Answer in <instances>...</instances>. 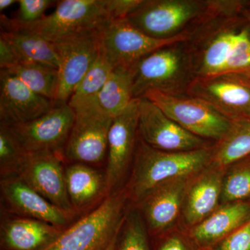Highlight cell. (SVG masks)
Instances as JSON below:
<instances>
[{
  "instance_id": "cell-1",
  "label": "cell",
  "mask_w": 250,
  "mask_h": 250,
  "mask_svg": "<svg viewBox=\"0 0 250 250\" xmlns=\"http://www.w3.org/2000/svg\"><path fill=\"white\" fill-rule=\"evenodd\" d=\"M214 146L188 152H164L138 140L131 193L141 202L162 184L181 178H191L211 163Z\"/></svg>"
},
{
  "instance_id": "cell-2",
  "label": "cell",
  "mask_w": 250,
  "mask_h": 250,
  "mask_svg": "<svg viewBox=\"0 0 250 250\" xmlns=\"http://www.w3.org/2000/svg\"><path fill=\"white\" fill-rule=\"evenodd\" d=\"M188 41L164 46L148 54L134 66L133 98L156 90L184 95L196 78Z\"/></svg>"
},
{
  "instance_id": "cell-3",
  "label": "cell",
  "mask_w": 250,
  "mask_h": 250,
  "mask_svg": "<svg viewBox=\"0 0 250 250\" xmlns=\"http://www.w3.org/2000/svg\"><path fill=\"white\" fill-rule=\"evenodd\" d=\"M111 21L106 0H64L53 13L31 23L20 22L1 16L6 31L36 34L52 43L79 34L102 31Z\"/></svg>"
},
{
  "instance_id": "cell-4",
  "label": "cell",
  "mask_w": 250,
  "mask_h": 250,
  "mask_svg": "<svg viewBox=\"0 0 250 250\" xmlns=\"http://www.w3.org/2000/svg\"><path fill=\"white\" fill-rule=\"evenodd\" d=\"M209 4L210 1L202 0H144L126 19L149 37L167 40L190 32Z\"/></svg>"
},
{
  "instance_id": "cell-5",
  "label": "cell",
  "mask_w": 250,
  "mask_h": 250,
  "mask_svg": "<svg viewBox=\"0 0 250 250\" xmlns=\"http://www.w3.org/2000/svg\"><path fill=\"white\" fill-rule=\"evenodd\" d=\"M143 98L157 105L179 126L207 141L220 142L232 128L233 121L201 99L184 95H169L156 90L147 92Z\"/></svg>"
},
{
  "instance_id": "cell-6",
  "label": "cell",
  "mask_w": 250,
  "mask_h": 250,
  "mask_svg": "<svg viewBox=\"0 0 250 250\" xmlns=\"http://www.w3.org/2000/svg\"><path fill=\"white\" fill-rule=\"evenodd\" d=\"M125 200V193L108 197L43 250H103L121 231Z\"/></svg>"
},
{
  "instance_id": "cell-7",
  "label": "cell",
  "mask_w": 250,
  "mask_h": 250,
  "mask_svg": "<svg viewBox=\"0 0 250 250\" xmlns=\"http://www.w3.org/2000/svg\"><path fill=\"white\" fill-rule=\"evenodd\" d=\"M72 109L75 121L65 146V156L77 162H101L107 152L113 118L101 109L95 100Z\"/></svg>"
},
{
  "instance_id": "cell-8",
  "label": "cell",
  "mask_w": 250,
  "mask_h": 250,
  "mask_svg": "<svg viewBox=\"0 0 250 250\" xmlns=\"http://www.w3.org/2000/svg\"><path fill=\"white\" fill-rule=\"evenodd\" d=\"M232 121L250 120V76L221 73L196 77L187 92Z\"/></svg>"
},
{
  "instance_id": "cell-9",
  "label": "cell",
  "mask_w": 250,
  "mask_h": 250,
  "mask_svg": "<svg viewBox=\"0 0 250 250\" xmlns=\"http://www.w3.org/2000/svg\"><path fill=\"white\" fill-rule=\"evenodd\" d=\"M190 38L187 32L167 40L153 39L123 18L112 21L102 31L101 50L113 66L131 67L156 49Z\"/></svg>"
},
{
  "instance_id": "cell-10",
  "label": "cell",
  "mask_w": 250,
  "mask_h": 250,
  "mask_svg": "<svg viewBox=\"0 0 250 250\" xmlns=\"http://www.w3.org/2000/svg\"><path fill=\"white\" fill-rule=\"evenodd\" d=\"M138 134L149 147L164 152H188L211 146L209 141L179 126L146 98L139 99Z\"/></svg>"
},
{
  "instance_id": "cell-11",
  "label": "cell",
  "mask_w": 250,
  "mask_h": 250,
  "mask_svg": "<svg viewBox=\"0 0 250 250\" xmlns=\"http://www.w3.org/2000/svg\"><path fill=\"white\" fill-rule=\"evenodd\" d=\"M74 121V110L60 104L34 121L9 127L27 154H59L66 146Z\"/></svg>"
},
{
  "instance_id": "cell-12",
  "label": "cell",
  "mask_w": 250,
  "mask_h": 250,
  "mask_svg": "<svg viewBox=\"0 0 250 250\" xmlns=\"http://www.w3.org/2000/svg\"><path fill=\"white\" fill-rule=\"evenodd\" d=\"M102 31L79 34L53 43L59 59L56 101L68 103L77 85L93 65L100 53Z\"/></svg>"
},
{
  "instance_id": "cell-13",
  "label": "cell",
  "mask_w": 250,
  "mask_h": 250,
  "mask_svg": "<svg viewBox=\"0 0 250 250\" xmlns=\"http://www.w3.org/2000/svg\"><path fill=\"white\" fill-rule=\"evenodd\" d=\"M15 175L52 205L73 214L75 209L67 194L65 170L59 154H27Z\"/></svg>"
},
{
  "instance_id": "cell-14",
  "label": "cell",
  "mask_w": 250,
  "mask_h": 250,
  "mask_svg": "<svg viewBox=\"0 0 250 250\" xmlns=\"http://www.w3.org/2000/svg\"><path fill=\"white\" fill-rule=\"evenodd\" d=\"M139 99H133L119 116L113 118L108 137L107 190L121 182L136 152L139 128Z\"/></svg>"
},
{
  "instance_id": "cell-15",
  "label": "cell",
  "mask_w": 250,
  "mask_h": 250,
  "mask_svg": "<svg viewBox=\"0 0 250 250\" xmlns=\"http://www.w3.org/2000/svg\"><path fill=\"white\" fill-rule=\"evenodd\" d=\"M52 101L34 93L7 70L0 72V120L8 126L24 124L53 108Z\"/></svg>"
},
{
  "instance_id": "cell-16",
  "label": "cell",
  "mask_w": 250,
  "mask_h": 250,
  "mask_svg": "<svg viewBox=\"0 0 250 250\" xmlns=\"http://www.w3.org/2000/svg\"><path fill=\"white\" fill-rule=\"evenodd\" d=\"M1 195L15 211L62 228L66 225L72 213L61 209L47 201L17 175L3 177Z\"/></svg>"
},
{
  "instance_id": "cell-17",
  "label": "cell",
  "mask_w": 250,
  "mask_h": 250,
  "mask_svg": "<svg viewBox=\"0 0 250 250\" xmlns=\"http://www.w3.org/2000/svg\"><path fill=\"white\" fill-rule=\"evenodd\" d=\"M190 179H177L162 184L140 202L151 232L164 233L177 221Z\"/></svg>"
},
{
  "instance_id": "cell-18",
  "label": "cell",
  "mask_w": 250,
  "mask_h": 250,
  "mask_svg": "<svg viewBox=\"0 0 250 250\" xmlns=\"http://www.w3.org/2000/svg\"><path fill=\"white\" fill-rule=\"evenodd\" d=\"M225 170L210 164L189 182L182 207L184 221L189 226L193 228L218 209Z\"/></svg>"
},
{
  "instance_id": "cell-19",
  "label": "cell",
  "mask_w": 250,
  "mask_h": 250,
  "mask_svg": "<svg viewBox=\"0 0 250 250\" xmlns=\"http://www.w3.org/2000/svg\"><path fill=\"white\" fill-rule=\"evenodd\" d=\"M250 220V202L224 205L187 235L197 250H210Z\"/></svg>"
},
{
  "instance_id": "cell-20",
  "label": "cell",
  "mask_w": 250,
  "mask_h": 250,
  "mask_svg": "<svg viewBox=\"0 0 250 250\" xmlns=\"http://www.w3.org/2000/svg\"><path fill=\"white\" fill-rule=\"evenodd\" d=\"M62 232L61 228L36 219H11L1 225V243L8 250H43Z\"/></svg>"
},
{
  "instance_id": "cell-21",
  "label": "cell",
  "mask_w": 250,
  "mask_h": 250,
  "mask_svg": "<svg viewBox=\"0 0 250 250\" xmlns=\"http://www.w3.org/2000/svg\"><path fill=\"white\" fill-rule=\"evenodd\" d=\"M65 174L67 194L74 209L84 208L107 190L106 175L84 164L69 166Z\"/></svg>"
},
{
  "instance_id": "cell-22",
  "label": "cell",
  "mask_w": 250,
  "mask_h": 250,
  "mask_svg": "<svg viewBox=\"0 0 250 250\" xmlns=\"http://www.w3.org/2000/svg\"><path fill=\"white\" fill-rule=\"evenodd\" d=\"M134 66H116L95 98L102 110L114 118L132 101Z\"/></svg>"
},
{
  "instance_id": "cell-23",
  "label": "cell",
  "mask_w": 250,
  "mask_h": 250,
  "mask_svg": "<svg viewBox=\"0 0 250 250\" xmlns=\"http://www.w3.org/2000/svg\"><path fill=\"white\" fill-rule=\"evenodd\" d=\"M4 38L14 47L20 62L41 64L59 70V59L53 43L40 36L17 31H3Z\"/></svg>"
},
{
  "instance_id": "cell-24",
  "label": "cell",
  "mask_w": 250,
  "mask_h": 250,
  "mask_svg": "<svg viewBox=\"0 0 250 250\" xmlns=\"http://www.w3.org/2000/svg\"><path fill=\"white\" fill-rule=\"evenodd\" d=\"M250 155V120L233 121L232 128L215 143L211 165L226 169L236 161Z\"/></svg>"
},
{
  "instance_id": "cell-25",
  "label": "cell",
  "mask_w": 250,
  "mask_h": 250,
  "mask_svg": "<svg viewBox=\"0 0 250 250\" xmlns=\"http://www.w3.org/2000/svg\"><path fill=\"white\" fill-rule=\"evenodd\" d=\"M6 70L34 93L51 101L57 100L59 87L57 69L41 64L19 62Z\"/></svg>"
},
{
  "instance_id": "cell-26",
  "label": "cell",
  "mask_w": 250,
  "mask_h": 250,
  "mask_svg": "<svg viewBox=\"0 0 250 250\" xmlns=\"http://www.w3.org/2000/svg\"><path fill=\"white\" fill-rule=\"evenodd\" d=\"M113 67L114 66L106 58L100 47L96 60L77 85L67 104L72 108L95 100Z\"/></svg>"
},
{
  "instance_id": "cell-27",
  "label": "cell",
  "mask_w": 250,
  "mask_h": 250,
  "mask_svg": "<svg viewBox=\"0 0 250 250\" xmlns=\"http://www.w3.org/2000/svg\"><path fill=\"white\" fill-rule=\"evenodd\" d=\"M222 188L221 203L250 202V155L226 167Z\"/></svg>"
},
{
  "instance_id": "cell-28",
  "label": "cell",
  "mask_w": 250,
  "mask_h": 250,
  "mask_svg": "<svg viewBox=\"0 0 250 250\" xmlns=\"http://www.w3.org/2000/svg\"><path fill=\"white\" fill-rule=\"evenodd\" d=\"M27 153L18 142L9 126L0 125V167L3 177L15 175Z\"/></svg>"
},
{
  "instance_id": "cell-29",
  "label": "cell",
  "mask_w": 250,
  "mask_h": 250,
  "mask_svg": "<svg viewBox=\"0 0 250 250\" xmlns=\"http://www.w3.org/2000/svg\"><path fill=\"white\" fill-rule=\"evenodd\" d=\"M116 250H149L147 231L139 213L128 215Z\"/></svg>"
},
{
  "instance_id": "cell-30",
  "label": "cell",
  "mask_w": 250,
  "mask_h": 250,
  "mask_svg": "<svg viewBox=\"0 0 250 250\" xmlns=\"http://www.w3.org/2000/svg\"><path fill=\"white\" fill-rule=\"evenodd\" d=\"M49 0H20L18 18L16 19L22 23H31L39 21L45 16L46 10L53 4Z\"/></svg>"
},
{
  "instance_id": "cell-31",
  "label": "cell",
  "mask_w": 250,
  "mask_h": 250,
  "mask_svg": "<svg viewBox=\"0 0 250 250\" xmlns=\"http://www.w3.org/2000/svg\"><path fill=\"white\" fill-rule=\"evenodd\" d=\"M210 250H250V220Z\"/></svg>"
},
{
  "instance_id": "cell-32",
  "label": "cell",
  "mask_w": 250,
  "mask_h": 250,
  "mask_svg": "<svg viewBox=\"0 0 250 250\" xmlns=\"http://www.w3.org/2000/svg\"><path fill=\"white\" fill-rule=\"evenodd\" d=\"M144 0H106V9L112 21L126 18Z\"/></svg>"
},
{
  "instance_id": "cell-33",
  "label": "cell",
  "mask_w": 250,
  "mask_h": 250,
  "mask_svg": "<svg viewBox=\"0 0 250 250\" xmlns=\"http://www.w3.org/2000/svg\"><path fill=\"white\" fill-rule=\"evenodd\" d=\"M156 250H197L187 235L172 233L166 236L158 246Z\"/></svg>"
},
{
  "instance_id": "cell-34",
  "label": "cell",
  "mask_w": 250,
  "mask_h": 250,
  "mask_svg": "<svg viewBox=\"0 0 250 250\" xmlns=\"http://www.w3.org/2000/svg\"><path fill=\"white\" fill-rule=\"evenodd\" d=\"M20 60L14 47L4 38L0 36V67L7 70L19 63Z\"/></svg>"
},
{
  "instance_id": "cell-35",
  "label": "cell",
  "mask_w": 250,
  "mask_h": 250,
  "mask_svg": "<svg viewBox=\"0 0 250 250\" xmlns=\"http://www.w3.org/2000/svg\"><path fill=\"white\" fill-rule=\"evenodd\" d=\"M119 232L117 233L114 238L111 240V242L107 245L106 248H104L103 250H116L117 243H118V236H119Z\"/></svg>"
},
{
  "instance_id": "cell-36",
  "label": "cell",
  "mask_w": 250,
  "mask_h": 250,
  "mask_svg": "<svg viewBox=\"0 0 250 250\" xmlns=\"http://www.w3.org/2000/svg\"><path fill=\"white\" fill-rule=\"evenodd\" d=\"M18 2V1L15 0H0V11H2L10 7L11 5Z\"/></svg>"
},
{
  "instance_id": "cell-37",
  "label": "cell",
  "mask_w": 250,
  "mask_h": 250,
  "mask_svg": "<svg viewBox=\"0 0 250 250\" xmlns=\"http://www.w3.org/2000/svg\"><path fill=\"white\" fill-rule=\"evenodd\" d=\"M243 15H244L246 19L248 20V22L250 23V11L247 9V7L246 9L244 10V11H243Z\"/></svg>"
},
{
  "instance_id": "cell-38",
  "label": "cell",
  "mask_w": 250,
  "mask_h": 250,
  "mask_svg": "<svg viewBox=\"0 0 250 250\" xmlns=\"http://www.w3.org/2000/svg\"><path fill=\"white\" fill-rule=\"evenodd\" d=\"M246 6L247 9L249 10V11H250V0H248V1H247Z\"/></svg>"
},
{
  "instance_id": "cell-39",
  "label": "cell",
  "mask_w": 250,
  "mask_h": 250,
  "mask_svg": "<svg viewBox=\"0 0 250 250\" xmlns=\"http://www.w3.org/2000/svg\"></svg>"
}]
</instances>
